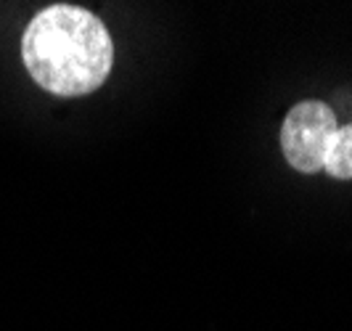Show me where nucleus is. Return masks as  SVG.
<instances>
[{
	"mask_svg": "<svg viewBox=\"0 0 352 331\" xmlns=\"http://www.w3.org/2000/svg\"><path fill=\"white\" fill-rule=\"evenodd\" d=\"M21 58L43 90L61 98L101 87L114 64V43L104 21L77 6H48L21 37Z\"/></svg>",
	"mask_w": 352,
	"mask_h": 331,
	"instance_id": "obj_1",
	"label": "nucleus"
},
{
	"mask_svg": "<svg viewBox=\"0 0 352 331\" xmlns=\"http://www.w3.org/2000/svg\"><path fill=\"white\" fill-rule=\"evenodd\" d=\"M336 130H339L336 114L329 104L313 98L294 104L281 125L283 157L297 173H320Z\"/></svg>",
	"mask_w": 352,
	"mask_h": 331,
	"instance_id": "obj_2",
	"label": "nucleus"
},
{
	"mask_svg": "<svg viewBox=\"0 0 352 331\" xmlns=\"http://www.w3.org/2000/svg\"><path fill=\"white\" fill-rule=\"evenodd\" d=\"M323 170L336 180H352V125H344L334 133Z\"/></svg>",
	"mask_w": 352,
	"mask_h": 331,
	"instance_id": "obj_3",
	"label": "nucleus"
}]
</instances>
